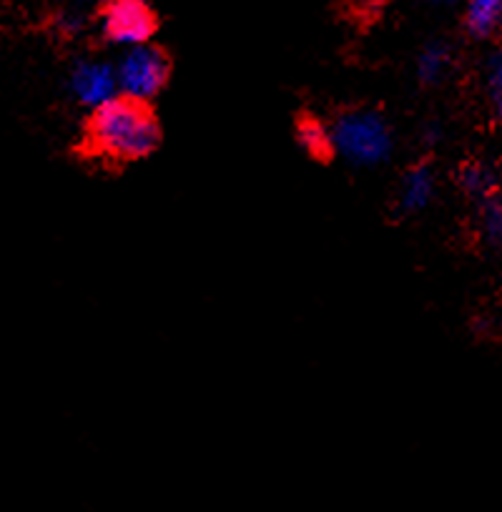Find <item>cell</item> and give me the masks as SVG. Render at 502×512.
I'll return each instance as SVG.
<instances>
[{"mask_svg": "<svg viewBox=\"0 0 502 512\" xmlns=\"http://www.w3.org/2000/svg\"><path fill=\"white\" fill-rule=\"evenodd\" d=\"M159 139V121L149 106L126 96L91 111L86 123L88 151L111 161L144 159L159 146Z\"/></svg>", "mask_w": 502, "mask_h": 512, "instance_id": "6da1fadb", "label": "cell"}, {"mask_svg": "<svg viewBox=\"0 0 502 512\" xmlns=\"http://www.w3.org/2000/svg\"><path fill=\"white\" fill-rule=\"evenodd\" d=\"M332 146L339 159L357 169H377L395 151V134L380 111L354 108L342 113L332 126Z\"/></svg>", "mask_w": 502, "mask_h": 512, "instance_id": "7a4b0ae2", "label": "cell"}, {"mask_svg": "<svg viewBox=\"0 0 502 512\" xmlns=\"http://www.w3.org/2000/svg\"><path fill=\"white\" fill-rule=\"evenodd\" d=\"M116 76L121 96L146 103L159 96L161 88L169 81V58L151 43L129 48L116 63Z\"/></svg>", "mask_w": 502, "mask_h": 512, "instance_id": "3957f363", "label": "cell"}, {"mask_svg": "<svg viewBox=\"0 0 502 512\" xmlns=\"http://www.w3.org/2000/svg\"><path fill=\"white\" fill-rule=\"evenodd\" d=\"M98 23L103 38L123 51L146 46L156 31V16L146 0H106Z\"/></svg>", "mask_w": 502, "mask_h": 512, "instance_id": "277c9868", "label": "cell"}, {"mask_svg": "<svg viewBox=\"0 0 502 512\" xmlns=\"http://www.w3.org/2000/svg\"><path fill=\"white\" fill-rule=\"evenodd\" d=\"M68 91L76 98V103L91 111L106 106L113 98L121 96L116 66L103 61H78L68 76Z\"/></svg>", "mask_w": 502, "mask_h": 512, "instance_id": "5b68a950", "label": "cell"}, {"mask_svg": "<svg viewBox=\"0 0 502 512\" xmlns=\"http://www.w3.org/2000/svg\"><path fill=\"white\" fill-rule=\"evenodd\" d=\"M437 191L435 171L430 164H415L402 174L400 189H397V206L402 214H420L432 204Z\"/></svg>", "mask_w": 502, "mask_h": 512, "instance_id": "8992f818", "label": "cell"}, {"mask_svg": "<svg viewBox=\"0 0 502 512\" xmlns=\"http://www.w3.org/2000/svg\"><path fill=\"white\" fill-rule=\"evenodd\" d=\"M460 186L475 204L500 194V176L485 161H467L460 169Z\"/></svg>", "mask_w": 502, "mask_h": 512, "instance_id": "52a82bcc", "label": "cell"}, {"mask_svg": "<svg viewBox=\"0 0 502 512\" xmlns=\"http://www.w3.org/2000/svg\"><path fill=\"white\" fill-rule=\"evenodd\" d=\"M465 28L472 38H490L502 28V0H467Z\"/></svg>", "mask_w": 502, "mask_h": 512, "instance_id": "ba28073f", "label": "cell"}, {"mask_svg": "<svg viewBox=\"0 0 502 512\" xmlns=\"http://www.w3.org/2000/svg\"><path fill=\"white\" fill-rule=\"evenodd\" d=\"M297 141L312 159H327L334 154L332 128L324 126L319 118L302 116L297 121Z\"/></svg>", "mask_w": 502, "mask_h": 512, "instance_id": "9c48e42d", "label": "cell"}, {"mask_svg": "<svg viewBox=\"0 0 502 512\" xmlns=\"http://www.w3.org/2000/svg\"><path fill=\"white\" fill-rule=\"evenodd\" d=\"M452 68V51L447 43H430V46L422 48V53L417 56V78L425 86H435L442 78L450 73Z\"/></svg>", "mask_w": 502, "mask_h": 512, "instance_id": "30bf717a", "label": "cell"}, {"mask_svg": "<svg viewBox=\"0 0 502 512\" xmlns=\"http://www.w3.org/2000/svg\"><path fill=\"white\" fill-rule=\"evenodd\" d=\"M477 231L482 241L490 246H502V196H490V199L477 204Z\"/></svg>", "mask_w": 502, "mask_h": 512, "instance_id": "8fae6325", "label": "cell"}, {"mask_svg": "<svg viewBox=\"0 0 502 512\" xmlns=\"http://www.w3.org/2000/svg\"><path fill=\"white\" fill-rule=\"evenodd\" d=\"M485 88H487V101H490L492 116H495L497 126L502 128V51L492 53L490 61H487Z\"/></svg>", "mask_w": 502, "mask_h": 512, "instance_id": "7c38bea8", "label": "cell"}, {"mask_svg": "<svg viewBox=\"0 0 502 512\" xmlns=\"http://www.w3.org/2000/svg\"><path fill=\"white\" fill-rule=\"evenodd\" d=\"M442 139H445V131H442V126L437 121H430V123H425V126H422L420 141L425 146H437Z\"/></svg>", "mask_w": 502, "mask_h": 512, "instance_id": "4fadbf2b", "label": "cell"}, {"mask_svg": "<svg viewBox=\"0 0 502 512\" xmlns=\"http://www.w3.org/2000/svg\"><path fill=\"white\" fill-rule=\"evenodd\" d=\"M435 3H440V6H452V3H457V0H435Z\"/></svg>", "mask_w": 502, "mask_h": 512, "instance_id": "5bb4252c", "label": "cell"}, {"mask_svg": "<svg viewBox=\"0 0 502 512\" xmlns=\"http://www.w3.org/2000/svg\"><path fill=\"white\" fill-rule=\"evenodd\" d=\"M78 3H91V0H78Z\"/></svg>", "mask_w": 502, "mask_h": 512, "instance_id": "9a60e30c", "label": "cell"}]
</instances>
